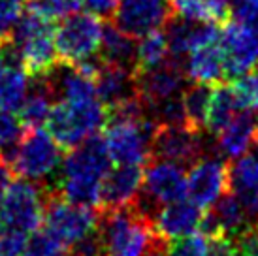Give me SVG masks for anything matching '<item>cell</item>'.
<instances>
[{
    "instance_id": "cell-36",
    "label": "cell",
    "mask_w": 258,
    "mask_h": 256,
    "mask_svg": "<svg viewBox=\"0 0 258 256\" xmlns=\"http://www.w3.org/2000/svg\"><path fill=\"white\" fill-rule=\"evenodd\" d=\"M68 256H108L106 254V245L102 241V235L98 232V226L94 228L91 234L78 239L70 245Z\"/></svg>"
},
{
    "instance_id": "cell-26",
    "label": "cell",
    "mask_w": 258,
    "mask_h": 256,
    "mask_svg": "<svg viewBox=\"0 0 258 256\" xmlns=\"http://www.w3.org/2000/svg\"><path fill=\"white\" fill-rule=\"evenodd\" d=\"M239 111H243V109L237 102L232 85L217 83V85H213V94H211V102H209L206 130L209 134H219L222 128L228 126L230 121Z\"/></svg>"
},
{
    "instance_id": "cell-41",
    "label": "cell",
    "mask_w": 258,
    "mask_h": 256,
    "mask_svg": "<svg viewBox=\"0 0 258 256\" xmlns=\"http://www.w3.org/2000/svg\"><path fill=\"white\" fill-rule=\"evenodd\" d=\"M81 6L87 8L89 12L100 15V17H108L113 15V10L117 6V0H79Z\"/></svg>"
},
{
    "instance_id": "cell-10",
    "label": "cell",
    "mask_w": 258,
    "mask_h": 256,
    "mask_svg": "<svg viewBox=\"0 0 258 256\" xmlns=\"http://www.w3.org/2000/svg\"><path fill=\"white\" fill-rule=\"evenodd\" d=\"M98 215L100 209L96 211L89 206L68 202L57 192L47 188L42 226L47 228L64 247H70L98 226Z\"/></svg>"
},
{
    "instance_id": "cell-43",
    "label": "cell",
    "mask_w": 258,
    "mask_h": 256,
    "mask_svg": "<svg viewBox=\"0 0 258 256\" xmlns=\"http://www.w3.org/2000/svg\"><path fill=\"white\" fill-rule=\"evenodd\" d=\"M8 66V60H6V55H4V49H2V43H0V74L2 70Z\"/></svg>"
},
{
    "instance_id": "cell-44",
    "label": "cell",
    "mask_w": 258,
    "mask_h": 256,
    "mask_svg": "<svg viewBox=\"0 0 258 256\" xmlns=\"http://www.w3.org/2000/svg\"><path fill=\"white\" fill-rule=\"evenodd\" d=\"M149 256H166V247H160V249L153 250Z\"/></svg>"
},
{
    "instance_id": "cell-34",
    "label": "cell",
    "mask_w": 258,
    "mask_h": 256,
    "mask_svg": "<svg viewBox=\"0 0 258 256\" xmlns=\"http://www.w3.org/2000/svg\"><path fill=\"white\" fill-rule=\"evenodd\" d=\"M23 132L25 126L19 121V117H15L12 111L0 109V157L6 158L15 149Z\"/></svg>"
},
{
    "instance_id": "cell-32",
    "label": "cell",
    "mask_w": 258,
    "mask_h": 256,
    "mask_svg": "<svg viewBox=\"0 0 258 256\" xmlns=\"http://www.w3.org/2000/svg\"><path fill=\"white\" fill-rule=\"evenodd\" d=\"M25 8L53 23L78 12L81 8V2L79 0H29Z\"/></svg>"
},
{
    "instance_id": "cell-27",
    "label": "cell",
    "mask_w": 258,
    "mask_h": 256,
    "mask_svg": "<svg viewBox=\"0 0 258 256\" xmlns=\"http://www.w3.org/2000/svg\"><path fill=\"white\" fill-rule=\"evenodd\" d=\"M30 89V76L23 64H8L0 74V109L19 111Z\"/></svg>"
},
{
    "instance_id": "cell-11",
    "label": "cell",
    "mask_w": 258,
    "mask_h": 256,
    "mask_svg": "<svg viewBox=\"0 0 258 256\" xmlns=\"http://www.w3.org/2000/svg\"><path fill=\"white\" fill-rule=\"evenodd\" d=\"M221 47L226 78H241L258 68V34L249 25L236 19L224 23V29L221 30Z\"/></svg>"
},
{
    "instance_id": "cell-28",
    "label": "cell",
    "mask_w": 258,
    "mask_h": 256,
    "mask_svg": "<svg viewBox=\"0 0 258 256\" xmlns=\"http://www.w3.org/2000/svg\"><path fill=\"white\" fill-rule=\"evenodd\" d=\"M173 12L181 17L224 25L232 17L228 0H172Z\"/></svg>"
},
{
    "instance_id": "cell-3",
    "label": "cell",
    "mask_w": 258,
    "mask_h": 256,
    "mask_svg": "<svg viewBox=\"0 0 258 256\" xmlns=\"http://www.w3.org/2000/svg\"><path fill=\"white\" fill-rule=\"evenodd\" d=\"M106 106L100 98L91 100H57L47 117V130L62 149L76 145L96 134L106 124Z\"/></svg>"
},
{
    "instance_id": "cell-5",
    "label": "cell",
    "mask_w": 258,
    "mask_h": 256,
    "mask_svg": "<svg viewBox=\"0 0 258 256\" xmlns=\"http://www.w3.org/2000/svg\"><path fill=\"white\" fill-rule=\"evenodd\" d=\"M4 160L23 179L43 185L57 173L62 162V147L55 142L49 130H43L40 126L27 128L15 149Z\"/></svg>"
},
{
    "instance_id": "cell-33",
    "label": "cell",
    "mask_w": 258,
    "mask_h": 256,
    "mask_svg": "<svg viewBox=\"0 0 258 256\" xmlns=\"http://www.w3.org/2000/svg\"><path fill=\"white\" fill-rule=\"evenodd\" d=\"M62 249H64V245L58 241L47 228L40 226L32 234H29L23 256H60Z\"/></svg>"
},
{
    "instance_id": "cell-38",
    "label": "cell",
    "mask_w": 258,
    "mask_h": 256,
    "mask_svg": "<svg viewBox=\"0 0 258 256\" xmlns=\"http://www.w3.org/2000/svg\"><path fill=\"white\" fill-rule=\"evenodd\" d=\"M232 17L239 23L254 27L258 21V0H228Z\"/></svg>"
},
{
    "instance_id": "cell-19",
    "label": "cell",
    "mask_w": 258,
    "mask_h": 256,
    "mask_svg": "<svg viewBox=\"0 0 258 256\" xmlns=\"http://www.w3.org/2000/svg\"><path fill=\"white\" fill-rule=\"evenodd\" d=\"M202 215L204 213L200 207L183 198L160 207L157 217L153 219V226L164 239H173L196 232L200 228Z\"/></svg>"
},
{
    "instance_id": "cell-6",
    "label": "cell",
    "mask_w": 258,
    "mask_h": 256,
    "mask_svg": "<svg viewBox=\"0 0 258 256\" xmlns=\"http://www.w3.org/2000/svg\"><path fill=\"white\" fill-rule=\"evenodd\" d=\"M47 188L42 183L12 181L0 196V230L32 234L42 226Z\"/></svg>"
},
{
    "instance_id": "cell-14",
    "label": "cell",
    "mask_w": 258,
    "mask_h": 256,
    "mask_svg": "<svg viewBox=\"0 0 258 256\" xmlns=\"http://www.w3.org/2000/svg\"><path fill=\"white\" fill-rule=\"evenodd\" d=\"M136 76V91L145 106H153L160 100L170 96H177L185 91L186 78L185 68L179 58H168L166 62L158 64L155 68L134 72Z\"/></svg>"
},
{
    "instance_id": "cell-46",
    "label": "cell",
    "mask_w": 258,
    "mask_h": 256,
    "mask_svg": "<svg viewBox=\"0 0 258 256\" xmlns=\"http://www.w3.org/2000/svg\"><path fill=\"white\" fill-rule=\"evenodd\" d=\"M252 29L256 30V34H258V21H256V25H254V27H252Z\"/></svg>"
},
{
    "instance_id": "cell-21",
    "label": "cell",
    "mask_w": 258,
    "mask_h": 256,
    "mask_svg": "<svg viewBox=\"0 0 258 256\" xmlns=\"http://www.w3.org/2000/svg\"><path fill=\"white\" fill-rule=\"evenodd\" d=\"M96 94L106 107L136 96V76L132 68L102 62L96 70Z\"/></svg>"
},
{
    "instance_id": "cell-24",
    "label": "cell",
    "mask_w": 258,
    "mask_h": 256,
    "mask_svg": "<svg viewBox=\"0 0 258 256\" xmlns=\"http://www.w3.org/2000/svg\"><path fill=\"white\" fill-rule=\"evenodd\" d=\"M55 104V96L51 91L47 79L40 76V78H30V89L27 98L19 107V121L23 122L25 128H36L42 126L47 121L51 113V107Z\"/></svg>"
},
{
    "instance_id": "cell-45",
    "label": "cell",
    "mask_w": 258,
    "mask_h": 256,
    "mask_svg": "<svg viewBox=\"0 0 258 256\" xmlns=\"http://www.w3.org/2000/svg\"><path fill=\"white\" fill-rule=\"evenodd\" d=\"M6 34H8V32H4V30H0V42H2L4 38H6Z\"/></svg>"
},
{
    "instance_id": "cell-42",
    "label": "cell",
    "mask_w": 258,
    "mask_h": 256,
    "mask_svg": "<svg viewBox=\"0 0 258 256\" xmlns=\"http://www.w3.org/2000/svg\"><path fill=\"white\" fill-rule=\"evenodd\" d=\"M14 175H15V171L12 170V166L0 157V196L4 194V190H6L8 186H10V183L14 181Z\"/></svg>"
},
{
    "instance_id": "cell-40",
    "label": "cell",
    "mask_w": 258,
    "mask_h": 256,
    "mask_svg": "<svg viewBox=\"0 0 258 256\" xmlns=\"http://www.w3.org/2000/svg\"><path fill=\"white\" fill-rule=\"evenodd\" d=\"M243 256H258V221H252L247 230L236 237Z\"/></svg>"
},
{
    "instance_id": "cell-25",
    "label": "cell",
    "mask_w": 258,
    "mask_h": 256,
    "mask_svg": "<svg viewBox=\"0 0 258 256\" xmlns=\"http://www.w3.org/2000/svg\"><path fill=\"white\" fill-rule=\"evenodd\" d=\"M98 57L102 62L117 64V66H126L134 70L136 64V40L134 36L119 29L115 23L106 25L102 32V43Z\"/></svg>"
},
{
    "instance_id": "cell-35",
    "label": "cell",
    "mask_w": 258,
    "mask_h": 256,
    "mask_svg": "<svg viewBox=\"0 0 258 256\" xmlns=\"http://www.w3.org/2000/svg\"><path fill=\"white\" fill-rule=\"evenodd\" d=\"M241 109L258 113V72H249L241 78H236L232 83Z\"/></svg>"
},
{
    "instance_id": "cell-4",
    "label": "cell",
    "mask_w": 258,
    "mask_h": 256,
    "mask_svg": "<svg viewBox=\"0 0 258 256\" xmlns=\"http://www.w3.org/2000/svg\"><path fill=\"white\" fill-rule=\"evenodd\" d=\"M53 23L25 8L19 21L10 30V38L19 51L23 68L30 78H40L60 60L55 47Z\"/></svg>"
},
{
    "instance_id": "cell-17",
    "label": "cell",
    "mask_w": 258,
    "mask_h": 256,
    "mask_svg": "<svg viewBox=\"0 0 258 256\" xmlns=\"http://www.w3.org/2000/svg\"><path fill=\"white\" fill-rule=\"evenodd\" d=\"M166 38L173 58L186 57L194 47L221 40L219 23H204L173 14L166 23Z\"/></svg>"
},
{
    "instance_id": "cell-22",
    "label": "cell",
    "mask_w": 258,
    "mask_h": 256,
    "mask_svg": "<svg viewBox=\"0 0 258 256\" xmlns=\"http://www.w3.org/2000/svg\"><path fill=\"white\" fill-rule=\"evenodd\" d=\"M230 188L252 221L258 217V158L243 153L230 164Z\"/></svg>"
},
{
    "instance_id": "cell-18",
    "label": "cell",
    "mask_w": 258,
    "mask_h": 256,
    "mask_svg": "<svg viewBox=\"0 0 258 256\" xmlns=\"http://www.w3.org/2000/svg\"><path fill=\"white\" fill-rule=\"evenodd\" d=\"M144 183V170L138 164H117L109 168L100 186V207L113 209L130 204Z\"/></svg>"
},
{
    "instance_id": "cell-31",
    "label": "cell",
    "mask_w": 258,
    "mask_h": 256,
    "mask_svg": "<svg viewBox=\"0 0 258 256\" xmlns=\"http://www.w3.org/2000/svg\"><path fill=\"white\" fill-rule=\"evenodd\" d=\"M166 256H209V239L194 232L168 239Z\"/></svg>"
},
{
    "instance_id": "cell-16",
    "label": "cell",
    "mask_w": 258,
    "mask_h": 256,
    "mask_svg": "<svg viewBox=\"0 0 258 256\" xmlns=\"http://www.w3.org/2000/svg\"><path fill=\"white\" fill-rule=\"evenodd\" d=\"M252 219L247 215L245 207L241 206V202L237 200L236 194L226 190L211 206L208 213L202 215V222L198 230L209 239L221 237V235L237 237L243 230L249 228Z\"/></svg>"
},
{
    "instance_id": "cell-2",
    "label": "cell",
    "mask_w": 258,
    "mask_h": 256,
    "mask_svg": "<svg viewBox=\"0 0 258 256\" xmlns=\"http://www.w3.org/2000/svg\"><path fill=\"white\" fill-rule=\"evenodd\" d=\"M98 232L108 256H149L153 250L168 245V239L132 204L113 209L100 207Z\"/></svg>"
},
{
    "instance_id": "cell-15",
    "label": "cell",
    "mask_w": 258,
    "mask_h": 256,
    "mask_svg": "<svg viewBox=\"0 0 258 256\" xmlns=\"http://www.w3.org/2000/svg\"><path fill=\"white\" fill-rule=\"evenodd\" d=\"M144 173V183L140 190L145 196L162 207L164 204L177 202L186 196V177L181 166L166 160H149Z\"/></svg>"
},
{
    "instance_id": "cell-7",
    "label": "cell",
    "mask_w": 258,
    "mask_h": 256,
    "mask_svg": "<svg viewBox=\"0 0 258 256\" xmlns=\"http://www.w3.org/2000/svg\"><path fill=\"white\" fill-rule=\"evenodd\" d=\"M104 25L100 15L93 12H74L60 19L53 36L58 58L64 62L79 64L98 57Z\"/></svg>"
},
{
    "instance_id": "cell-39",
    "label": "cell",
    "mask_w": 258,
    "mask_h": 256,
    "mask_svg": "<svg viewBox=\"0 0 258 256\" xmlns=\"http://www.w3.org/2000/svg\"><path fill=\"white\" fill-rule=\"evenodd\" d=\"M25 12V0H0V30L10 32Z\"/></svg>"
},
{
    "instance_id": "cell-29",
    "label": "cell",
    "mask_w": 258,
    "mask_h": 256,
    "mask_svg": "<svg viewBox=\"0 0 258 256\" xmlns=\"http://www.w3.org/2000/svg\"><path fill=\"white\" fill-rule=\"evenodd\" d=\"M172 55L170 43L166 38V32L162 30H153L147 34L140 36V42L136 43V64L134 72L155 68L158 64L166 62Z\"/></svg>"
},
{
    "instance_id": "cell-12",
    "label": "cell",
    "mask_w": 258,
    "mask_h": 256,
    "mask_svg": "<svg viewBox=\"0 0 258 256\" xmlns=\"http://www.w3.org/2000/svg\"><path fill=\"white\" fill-rule=\"evenodd\" d=\"M173 12L172 0H117L113 23L134 38L166 27Z\"/></svg>"
},
{
    "instance_id": "cell-13",
    "label": "cell",
    "mask_w": 258,
    "mask_h": 256,
    "mask_svg": "<svg viewBox=\"0 0 258 256\" xmlns=\"http://www.w3.org/2000/svg\"><path fill=\"white\" fill-rule=\"evenodd\" d=\"M230 190V164L221 157H204L190 166L186 177V196L200 209H208Z\"/></svg>"
},
{
    "instance_id": "cell-1",
    "label": "cell",
    "mask_w": 258,
    "mask_h": 256,
    "mask_svg": "<svg viewBox=\"0 0 258 256\" xmlns=\"http://www.w3.org/2000/svg\"><path fill=\"white\" fill-rule=\"evenodd\" d=\"M111 166L104 136L93 134L76 145L62 162L53 185L47 188L68 202L89 207H100V186Z\"/></svg>"
},
{
    "instance_id": "cell-23",
    "label": "cell",
    "mask_w": 258,
    "mask_h": 256,
    "mask_svg": "<svg viewBox=\"0 0 258 256\" xmlns=\"http://www.w3.org/2000/svg\"><path fill=\"white\" fill-rule=\"evenodd\" d=\"M258 117L256 111L243 109L230 121L228 126H224L217 138V151L221 157L237 158L249 149L252 138L256 136Z\"/></svg>"
},
{
    "instance_id": "cell-9",
    "label": "cell",
    "mask_w": 258,
    "mask_h": 256,
    "mask_svg": "<svg viewBox=\"0 0 258 256\" xmlns=\"http://www.w3.org/2000/svg\"><path fill=\"white\" fill-rule=\"evenodd\" d=\"M209 149L202 128L190 124H158L151 143V160H166L181 168H190L204 157H209Z\"/></svg>"
},
{
    "instance_id": "cell-20",
    "label": "cell",
    "mask_w": 258,
    "mask_h": 256,
    "mask_svg": "<svg viewBox=\"0 0 258 256\" xmlns=\"http://www.w3.org/2000/svg\"><path fill=\"white\" fill-rule=\"evenodd\" d=\"M183 68L188 81L192 83H206V85L222 83V79L226 78V70H224L221 40L194 47L186 55Z\"/></svg>"
},
{
    "instance_id": "cell-30",
    "label": "cell",
    "mask_w": 258,
    "mask_h": 256,
    "mask_svg": "<svg viewBox=\"0 0 258 256\" xmlns=\"http://www.w3.org/2000/svg\"><path fill=\"white\" fill-rule=\"evenodd\" d=\"M213 87L206 83H192L185 87L183 91V104H185L186 122L194 128H206V119H208L209 102H211Z\"/></svg>"
},
{
    "instance_id": "cell-8",
    "label": "cell",
    "mask_w": 258,
    "mask_h": 256,
    "mask_svg": "<svg viewBox=\"0 0 258 256\" xmlns=\"http://www.w3.org/2000/svg\"><path fill=\"white\" fill-rule=\"evenodd\" d=\"M157 122L149 117L128 121H106L104 140L115 164H142L151 160V143Z\"/></svg>"
},
{
    "instance_id": "cell-37",
    "label": "cell",
    "mask_w": 258,
    "mask_h": 256,
    "mask_svg": "<svg viewBox=\"0 0 258 256\" xmlns=\"http://www.w3.org/2000/svg\"><path fill=\"white\" fill-rule=\"evenodd\" d=\"M29 235L12 230H0V256H23Z\"/></svg>"
}]
</instances>
